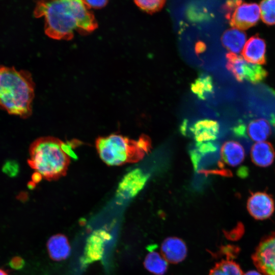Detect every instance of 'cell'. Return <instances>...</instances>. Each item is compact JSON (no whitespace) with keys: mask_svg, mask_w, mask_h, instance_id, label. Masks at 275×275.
<instances>
[{"mask_svg":"<svg viewBox=\"0 0 275 275\" xmlns=\"http://www.w3.org/2000/svg\"><path fill=\"white\" fill-rule=\"evenodd\" d=\"M34 15L44 17L46 35L56 40H71L75 32L88 34L98 27L94 14L84 1H39Z\"/></svg>","mask_w":275,"mask_h":275,"instance_id":"6da1fadb","label":"cell"},{"mask_svg":"<svg viewBox=\"0 0 275 275\" xmlns=\"http://www.w3.org/2000/svg\"><path fill=\"white\" fill-rule=\"evenodd\" d=\"M35 84L31 74L14 67L0 65V107L22 118L32 113Z\"/></svg>","mask_w":275,"mask_h":275,"instance_id":"7a4b0ae2","label":"cell"},{"mask_svg":"<svg viewBox=\"0 0 275 275\" xmlns=\"http://www.w3.org/2000/svg\"><path fill=\"white\" fill-rule=\"evenodd\" d=\"M63 143L52 136L36 139L30 147L28 164L47 180H55L65 176L70 157L63 150Z\"/></svg>","mask_w":275,"mask_h":275,"instance_id":"3957f363","label":"cell"},{"mask_svg":"<svg viewBox=\"0 0 275 275\" xmlns=\"http://www.w3.org/2000/svg\"><path fill=\"white\" fill-rule=\"evenodd\" d=\"M95 145L101 159L111 166L138 162L151 147L150 140L146 135L134 140L121 134H112L98 137Z\"/></svg>","mask_w":275,"mask_h":275,"instance_id":"277c9868","label":"cell"},{"mask_svg":"<svg viewBox=\"0 0 275 275\" xmlns=\"http://www.w3.org/2000/svg\"><path fill=\"white\" fill-rule=\"evenodd\" d=\"M189 154L194 170L198 173L230 175V172L224 169L216 144L211 142L197 143Z\"/></svg>","mask_w":275,"mask_h":275,"instance_id":"5b68a950","label":"cell"},{"mask_svg":"<svg viewBox=\"0 0 275 275\" xmlns=\"http://www.w3.org/2000/svg\"><path fill=\"white\" fill-rule=\"evenodd\" d=\"M226 17L231 26L241 30L254 25L260 18V9L255 3L241 1H227L225 5Z\"/></svg>","mask_w":275,"mask_h":275,"instance_id":"8992f818","label":"cell"},{"mask_svg":"<svg viewBox=\"0 0 275 275\" xmlns=\"http://www.w3.org/2000/svg\"><path fill=\"white\" fill-rule=\"evenodd\" d=\"M227 59V69L239 81L246 80L257 84L267 75V72L260 65L250 62L242 56L229 52Z\"/></svg>","mask_w":275,"mask_h":275,"instance_id":"52a82bcc","label":"cell"},{"mask_svg":"<svg viewBox=\"0 0 275 275\" xmlns=\"http://www.w3.org/2000/svg\"><path fill=\"white\" fill-rule=\"evenodd\" d=\"M251 258L258 271L263 275H275V232L261 239Z\"/></svg>","mask_w":275,"mask_h":275,"instance_id":"ba28073f","label":"cell"},{"mask_svg":"<svg viewBox=\"0 0 275 275\" xmlns=\"http://www.w3.org/2000/svg\"><path fill=\"white\" fill-rule=\"evenodd\" d=\"M235 135L258 142L265 141L271 134V122L264 118L250 121L246 125L239 122L233 129Z\"/></svg>","mask_w":275,"mask_h":275,"instance_id":"9c48e42d","label":"cell"},{"mask_svg":"<svg viewBox=\"0 0 275 275\" xmlns=\"http://www.w3.org/2000/svg\"><path fill=\"white\" fill-rule=\"evenodd\" d=\"M150 175L140 169H135L126 174L119 184L117 196L123 199L135 197L144 187Z\"/></svg>","mask_w":275,"mask_h":275,"instance_id":"30bf717a","label":"cell"},{"mask_svg":"<svg viewBox=\"0 0 275 275\" xmlns=\"http://www.w3.org/2000/svg\"><path fill=\"white\" fill-rule=\"evenodd\" d=\"M111 235L104 230L94 231L87 239L80 262L86 265L100 260L103 257L105 243L111 239Z\"/></svg>","mask_w":275,"mask_h":275,"instance_id":"8fae6325","label":"cell"},{"mask_svg":"<svg viewBox=\"0 0 275 275\" xmlns=\"http://www.w3.org/2000/svg\"><path fill=\"white\" fill-rule=\"evenodd\" d=\"M250 214L256 220L269 218L274 211V202L272 197L266 192L252 193L246 203Z\"/></svg>","mask_w":275,"mask_h":275,"instance_id":"7c38bea8","label":"cell"},{"mask_svg":"<svg viewBox=\"0 0 275 275\" xmlns=\"http://www.w3.org/2000/svg\"><path fill=\"white\" fill-rule=\"evenodd\" d=\"M160 251L161 255L167 262L177 264L185 258L187 247L181 239L176 237H169L162 242Z\"/></svg>","mask_w":275,"mask_h":275,"instance_id":"4fadbf2b","label":"cell"},{"mask_svg":"<svg viewBox=\"0 0 275 275\" xmlns=\"http://www.w3.org/2000/svg\"><path fill=\"white\" fill-rule=\"evenodd\" d=\"M219 124L210 119L201 120L190 128V131L197 143H203L216 139L219 133Z\"/></svg>","mask_w":275,"mask_h":275,"instance_id":"5bb4252c","label":"cell"},{"mask_svg":"<svg viewBox=\"0 0 275 275\" xmlns=\"http://www.w3.org/2000/svg\"><path fill=\"white\" fill-rule=\"evenodd\" d=\"M220 155L223 164L235 167L243 161L245 158V151L239 142L229 141L224 143L222 146Z\"/></svg>","mask_w":275,"mask_h":275,"instance_id":"9a60e30c","label":"cell"},{"mask_svg":"<svg viewBox=\"0 0 275 275\" xmlns=\"http://www.w3.org/2000/svg\"><path fill=\"white\" fill-rule=\"evenodd\" d=\"M266 44L258 36L250 38L246 42L242 51V57L248 61L257 64L265 62Z\"/></svg>","mask_w":275,"mask_h":275,"instance_id":"2e32d148","label":"cell"},{"mask_svg":"<svg viewBox=\"0 0 275 275\" xmlns=\"http://www.w3.org/2000/svg\"><path fill=\"white\" fill-rule=\"evenodd\" d=\"M251 157L254 163L257 166L267 167L274 161V148L269 142L264 141L256 143L251 147Z\"/></svg>","mask_w":275,"mask_h":275,"instance_id":"e0dca14e","label":"cell"},{"mask_svg":"<svg viewBox=\"0 0 275 275\" xmlns=\"http://www.w3.org/2000/svg\"><path fill=\"white\" fill-rule=\"evenodd\" d=\"M47 248L50 257L54 261L65 260L71 253L67 237L61 234L51 236L47 241Z\"/></svg>","mask_w":275,"mask_h":275,"instance_id":"ac0fdd59","label":"cell"},{"mask_svg":"<svg viewBox=\"0 0 275 275\" xmlns=\"http://www.w3.org/2000/svg\"><path fill=\"white\" fill-rule=\"evenodd\" d=\"M246 35L242 30L233 28L223 33L222 42L230 53L238 54L242 51L246 42Z\"/></svg>","mask_w":275,"mask_h":275,"instance_id":"d6986e66","label":"cell"},{"mask_svg":"<svg viewBox=\"0 0 275 275\" xmlns=\"http://www.w3.org/2000/svg\"><path fill=\"white\" fill-rule=\"evenodd\" d=\"M144 265L145 268L155 275H163L168 269V262L161 254L151 252L146 256Z\"/></svg>","mask_w":275,"mask_h":275,"instance_id":"ffe728a7","label":"cell"},{"mask_svg":"<svg viewBox=\"0 0 275 275\" xmlns=\"http://www.w3.org/2000/svg\"><path fill=\"white\" fill-rule=\"evenodd\" d=\"M190 89L198 98L204 100L213 92L212 79L210 75H202L191 84Z\"/></svg>","mask_w":275,"mask_h":275,"instance_id":"44dd1931","label":"cell"},{"mask_svg":"<svg viewBox=\"0 0 275 275\" xmlns=\"http://www.w3.org/2000/svg\"><path fill=\"white\" fill-rule=\"evenodd\" d=\"M244 273L238 264L232 260L227 259L216 263L209 275H243Z\"/></svg>","mask_w":275,"mask_h":275,"instance_id":"7402d4cb","label":"cell"},{"mask_svg":"<svg viewBox=\"0 0 275 275\" xmlns=\"http://www.w3.org/2000/svg\"><path fill=\"white\" fill-rule=\"evenodd\" d=\"M260 16L262 20L267 24H275V0L261 2L260 4Z\"/></svg>","mask_w":275,"mask_h":275,"instance_id":"603a6c76","label":"cell"},{"mask_svg":"<svg viewBox=\"0 0 275 275\" xmlns=\"http://www.w3.org/2000/svg\"><path fill=\"white\" fill-rule=\"evenodd\" d=\"M136 6L141 10L148 12H155L162 8L164 5V1L151 0V1H135Z\"/></svg>","mask_w":275,"mask_h":275,"instance_id":"cb8c5ba5","label":"cell"},{"mask_svg":"<svg viewBox=\"0 0 275 275\" xmlns=\"http://www.w3.org/2000/svg\"><path fill=\"white\" fill-rule=\"evenodd\" d=\"M2 171L10 177L15 176L19 171L18 164L14 160L7 161L3 166Z\"/></svg>","mask_w":275,"mask_h":275,"instance_id":"d4e9b609","label":"cell"},{"mask_svg":"<svg viewBox=\"0 0 275 275\" xmlns=\"http://www.w3.org/2000/svg\"><path fill=\"white\" fill-rule=\"evenodd\" d=\"M24 260L19 256H15L11 259L9 262L10 267L15 270L22 269L24 266Z\"/></svg>","mask_w":275,"mask_h":275,"instance_id":"484cf974","label":"cell"},{"mask_svg":"<svg viewBox=\"0 0 275 275\" xmlns=\"http://www.w3.org/2000/svg\"><path fill=\"white\" fill-rule=\"evenodd\" d=\"M89 9H100L104 7L108 3L107 1H84Z\"/></svg>","mask_w":275,"mask_h":275,"instance_id":"4316f807","label":"cell"},{"mask_svg":"<svg viewBox=\"0 0 275 275\" xmlns=\"http://www.w3.org/2000/svg\"><path fill=\"white\" fill-rule=\"evenodd\" d=\"M243 275H263L259 271L256 270H250L243 274Z\"/></svg>","mask_w":275,"mask_h":275,"instance_id":"83f0119b","label":"cell"},{"mask_svg":"<svg viewBox=\"0 0 275 275\" xmlns=\"http://www.w3.org/2000/svg\"><path fill=\"white\" fill-rule=\"evenodd\" d=\"M0 275H8V274L5 270L0 269Z\"/></svg>","mask_w":275,"mask_h":275,"instance_id":"f1b7e54d","label":"cell"}]
</instances>
